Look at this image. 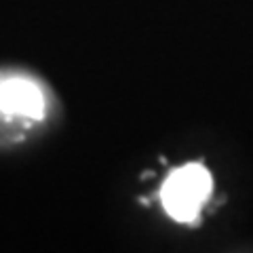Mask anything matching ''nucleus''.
<instances>
[{
  "label": "nucleus",
  "instance_id": "1",
  "mask_svg": "<svg viewBox=\"0 0 253 253\" xmlns=\"http://www.w3.org/2000/svg\"><path fill=\"white\" fill-rule=\"evenodd\" d=\"M211 173L199 163L184 165L171 173L163 184L161 199L169 217L181 224H190L199 217L203 205L211 194Z\"/></svg>",
  "mask_w": 253,
  "mask_h": 253
},
{
  "label": "nucleus",
  "instance_id": "2",
  "mask_svg": "<svg viewBox=\"0 0 253 253\" xmlns=\"http://www.w3.org/2000/svg\"><path fill=\"white\" fill-rule=\"evenodd\" d=\"M44 93L34 81L23 76H11L0 81V112L6 116L38 118L44 116Z\"/></svg>",
  "mask_w": 253,
  "mask_h": 253
}]
</instances>
